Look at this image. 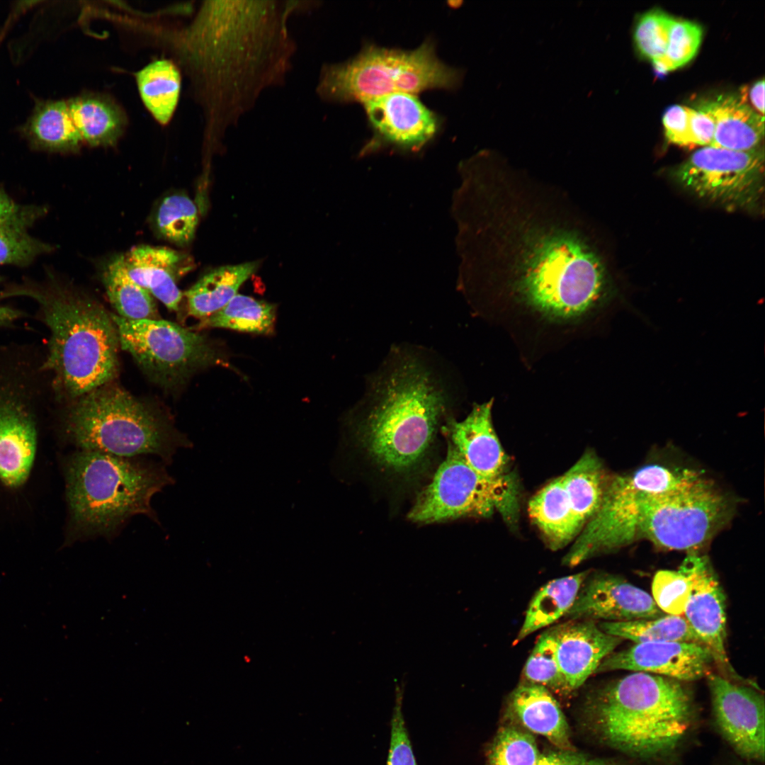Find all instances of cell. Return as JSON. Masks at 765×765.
<instances>
[{
    "instance_id": "obj_19",
    "label": "cell",
    "mask_w": 765,
    "mask_h": 765,
    "mask_svg": "<svg viewBox=\"0 0 765 765\" xmlns=\"http://www.w3.org/2000/svg\"><path fill=\"white\" fill-rule=\"evenodd\" d=\"M664 614L643 589L617 576L599 574L587 577L565 617L621 622Z\"/></svg>"
},
{
    "instance_id": "obj_21",
    "label": "cell",
    "mask_w": 765,
    "mask_h": 765,
    "mask_svg": "<svg viewBox=\"0 0 765 765\" xmlns=\"http://www.w3.org/2000/svg\"><path fill=\"white\" fill-rule=\"evenodd\" d=\"M492 400L475 404L462 421L450 419L441 427L448 443L478 473L489 477L506 474L508 458L494 431Z\"/></svg>"
},
{
    "instance_id": "obj_15",
    "label": "cell",
    "mask_w": 765,
    "mask_h": 765,
    "mask_svg": "<svg viewBox=\"0 0 765 765\" xmlns=\"http://www.w3.org/2000/svg\"><path fill=\"white\" fill-rule=\"evenodd\" d=\"M17 380L0 372V481L10 488L26 482L38 442L30 395Z\"/></svg>"
},
{
    "instance_id": "obj_35",
    "label": "cell",
    "mask_w": 765,
    "mask_h": 765,
    "mask_svg": "<svg viewBox=\"0 0 765 765\" xmlns=\"http://www.w3.org/2000/svg\"><path fill=\"white\" fill-rule=\"evenodd\" d=\"M275 319L276 310L272 304L237 294L219 311L201 320L200 327L270 334Z\"/></svg>"
},
{
    "instance_id": "obj_47",
    "label": "cell",
    "mask_w": 765,
    "mask_h": 765,
    "mask_svg": "<svg viewBox=\"0 0 765 765\" xmlns=\"http://www.w3.org/2000/svg\"><path fill=\"white\" fill-rule=\"evenodd\" d=\"M21 315V312L18 310L0 305V327L13 323Z\"/></svg>"
},
{
    "instance_id": "obj_10",
    "label": "cell",
    "mask_w": 765,
    "mask_h": 765,
    "mask_svg": "<svg viewBox=\"0 0 765 765\" xmlns=\"http://www.w3.org/2000/svg\"><path fill=\"white\" fill-rule=\"evenodd\" d=\"M518 492L514 476H484L473 470L448 443L446 456L431 482L418 496L408 518L428 524L466 517H487L499 512L514 523L518 513Z\"/></svg>"
},
{
    "instance_id": "obj_1",
    "label": "cell",
    "mask_w": 765,
    "mask_h": 765,
    "mask_svg": "<svg viewBox=\"0 0 765 765\" xmlns=\"http://www.w3.org/2000/svg\"><path fill=\"white\" fill-rule=\"evenodd\" d=\"M504 162L473 168L454 193L460 275H487L544 317L570 321L604 300L608 277L589 222Z\"/></svg>"
},
{
    "instance_id": "obj_42",
    "label": "cell",
    "mask_w": 765,
    "mask_h": 765,
    "mask_svg": "<svg viewBox=\"0 0 765 765\" xmlns=\"http://www.w3.org/2000/svg\"><path fill=\"white\" fill-rule=\"evenodd\" d=\"M402 691L397 687L391 720V737L387 765H416L402 709Z\"/></svg>"
},
{
    "instance_id": "obj_36",
    "label": "cell",
    "mask_w": 765,
    "mask_h": 765,
    "mask_svg": "<svg viewBox=\"0 0 765 765\" xmlns=\"http://www.w3.org/2000/svg\"><path fill=\"white\" fill-rule=\"evenodd\" d=\"M198 222V210L186 196L173 194L164 198L156 214V227L166 239L178 245L193 238Z\"/></svg>"
},
{
    "instance_id": "obj_20",
    "label": "cell",
    "mask_w": 765,
    "mask_h": 765,
    "mask_svg": "<svg viewBox=\"0 0 765 765\" xmlns=\"http://www.w3.org/2000/svg\"><path fill=\"white\" fill-rule=\"evenodd\" d=\"M554 629L557 658L570 691L596 672L601 662L621 642L593 620L568 623Z\"/></svg>"
},
{
    "instance_id": "obj_40",
    "label": "cell",
    "mask_w": 765,
    "mask_h": 765,
    "mask_svg": "<svg viewBox=\"0 0 765 765\" xmlns=\"http://www.w3.org/2000/svg\"><path fill=\"white\" fill-rule=\"evenodd\" d=\"M674 19V17L659 9L649 11L639 18L635 28L634 40L642 56L653 62L664 55Z\"/></svg>"
},
{
    "instance_id": "obj_7",
    "label": "cell",
    "mask_w": 765,
    "mask_h": 765,
    "mask_svg": "<svg viewBox=\"0 0 765 765\" xmlns=\"http://www.w3.org/2000/svg\"><path fill=\"white\" fill-rule=\"evenodd\" d=\"M62 429L78 450L122 457L154 455L166 463L190 446L166 414L113 382L72 401Z\"/></svg>"
},
{
    "instance_id": "obj_48",
    "label": "cell",
    "mask_w": 765,
    "mask_h": 765,
    "mask_svg": "<svg viewBox=\"0 0 765 765\" xmlns=\"http://www.w3.org/2000/svg\"><path fill=\"white\" fill-rule=\"evenodd\" d=\"M1 276H0V281H1Z\"/></svg>"
},
{
    "instance_id": "obj_13",
    "label": "cell",
    "mask_w": 765,
    "mask_h": 765,
    "mask_svg": "<svg viewBox=\"0 0 765 765\" xmlns=\"http://www.w3.org/2000/svg\"><path fill=\"white\" fill-rule=\"evenodd\" d=\"M764 164L759 147L735 151L706 146L681 164L674 176L699 198L725 208L752 210L764 192Z\"/></svg>"
},
{
    "instance_id": "obj_32",
    "label": "cell",
    "mask_w": 765,
    "mask_h": 765,
    "mask_svg": "<svg viewBox=\"0 0 765 765\" xmlns=\"http://www.w3.org/2000/svg\"><path fill=\"white\" fill-rule=\"evenodd\" d=\"M102 280L109 301L118 316L133 320L159 319L153 296L126 272L123 255L114 257L108 264Z\"/></svg>"
},
{
    "instance_id": "obj_41",
    "label": "cell",
    "mask_w": 765,
    "mask_h": 765,
    "mask_svg": "<svg viewBox=\"0 0 765 765\" xmlns=\"http://www.w3.org/2000/svg\"><path fill=\"white\" fill-rule=\"evenodd\" d=\"M652 599L665 614L684 616L690 594V584L679 570L656 572L652 583Z\"/></svg>"
},
{
    "instance_id": "obj_12",
    "label": "cell",
    "mask_w": 765,
    "mask_h": 765,
    "mask_svg": "<svg viewBox=\"0 0 765 765\" xmlns=\"http://www.w3.org/2000/svg\"><path fill=\"white\" fill-rule=\"evenodd\" d=\"M110 316L121 348L160 385L176 387L200 368L226 364L220 351L203 334L164 319Z\"/></svg>"
},
{
    "instance_id": "obj_46",
    "label": "cell",
    "mask_w": 765,
    "mask_h": 765,
    "mask_svg": "<svg viewBox=\"0 0 765 765\" xmlns=\"http://www.w3.org/2000/svg\"><path fill=\"white\" fill-rule=\"evenodd\" d=\"M764 80L755 82L749 91V101L753 109L761 115L764 113Z\"/></svg>"
},
{
    "instance_id": "obj_2",
    "label": "cell",
    "mask_w": 765,
    "mask_h": 765,
    "mask_svg": "<svg viewBox=\"0 0 765 765\" xmlns=\"http://www.w3.org/2000/svg\"><path fill=\"white\" fill-rule=\"evenodd\" d=\"M298 1H206L181 35V52L206 117L210 142L283 86L297 50L289 16Z\"/></svg>"
},
{
    "instance_id": "obj_29",
    "label": "cell",
    "mask_w": 765,
    "mask_h": 765,
    "mask_svg": "<svg viewBox=\"0 0 765 765\" xmlns=\"http://www.w3.org/2000/svg\"><path fill=\"white\" fill-rule=\"evenodd\" d=\"M74 124L83 141L108 146L121 135L125 118L120 108L105 96L82 95L67 101Z\"/></svg>"
},
{
    "instance_id": "obj_6",
    "label": "cell",
    "mask_w": 765,
    "mask_h": 765,
    "mask_svg": "<svg viewBox=\"0 0 765 765\" xmlns=\"http://www.w3.org/2000/svg\"><path fill=\"white\" fill-rule=\"evenodd\" d=\"M596 725L611 747L636 758L673 751L689 729L691 699L676 680L634 672L608 684L594 701Z\"/></svg>"
},
{
    "instance_id": "obj_5",
    "label": "cell",
    "mask_w": 765,
    "mask_h": 765,
    "mask_svg": "<svg viewBox=\"0 0 765 765\" xmlns=\"http://www.w3.org/2000/svg\"><path fill=\"white\" fill-rule=\"evenodd\" d=\"M164 463L78 450L64 472L72 541L115 538L132 517L157 516L152 497L174 482Z\"/></svg>"
},
{
    "instance_id": "obj_22",
    "label": "cell",
    "mask_w": 765,
    "mask_h": 765,
    "mask_svg": "<svg viewBox=\"0 0 765 765\" xmlns=\"http://www.w3.org/2000/svg\"><path fill=\"white\" fill-rule=\"evenodd\" d=\"M123 262L136 283L169 310H179L183 295L177 283L193 267L188 255L167 247L141 245L123 255Z\"/></svg>"
},
{
    "instance_id": "obj_16",
    "label": "cell",
    "mask_w": 765,
    "mask_h": 765,
    "mask_svg": "<svg viewBox=\"0 0 765 765\" xmlns=\"http://www.w3.org/2000/svg\"><path fill=\"white\" fill-rule=\"evenodd\" d=\"M678 570L690 584L684 618L709 650L714 663L730 678L737 679L725 649V597L709 560L697 552H690Z\"/></svg>"
},
{
    "instance_id": "obj_3",
    "label": "cell",
    "mask_w": 765,
    "mask_h": 765,
    "mask_svg": "<svg viewBox=\"0 0 765 765\" xmlns=\"http://www.w3.org/2000/svg\"><path fill=\"white\" fill-rule=\"evenodd\" d=\"M35 301L50 332L43 368L57 394L70 402L113 381L118 371L119 338L110 313L51 273L44 280L6 287L0 298Z\"/></svg>"
},
{
    "instance_id": "obj_18",
    "label": "cell",
    "mask_w": 765,
    "mask_h": 765,
    "mask_svg": "<svg viewBox=\"0 0 765 765\" xmlns=\"http://www.w3.org/2000/svg\"><path fill=\"white\" fill-rule=\"evenodd\" d=\"M713 662L709 650L698 642L635 643L610 654L601 662L596 672L623 669L674 680L694 681L708 675Z\"/></svg>"
},
{
    "instance_id": "obj_37",
    "label": "cell",
    "mask_w": 765,
    "mask_h": 765,
    "mask_svg": "<svg viewBox=\"0 0 765 765\" xmlns=\"http://www.w3.org/2000/svg\"><path fill=\"white\" fill-rule=\"evenodd\" d=\"M523 674L528 682L559 692H570L557 658L554 629L540 636L526 662Z\"/></svg>"
},
{
    "instance_id": "obj_33",
    "label": "cell",
    "mask_w": 765,
    "mask_h": 765,
    "mask_svg": "<svg viewBox=\"0 0 765 765\" xmlns=\"http://www.w3.org/2000/svg\"><path fill=\"white\" fill-rule=\"evenodd\" d=\"M141 98L148 110L161 124H166L176 107L181 76L169 60L153 62L136 74Z\"/></svg>"
},
{
    "instance_id": "obj_38",
    "label": "cell",
    "mask_w": 765,
    "mask_h": 765,
    "mask_svg": "<svg viewBox=\"0 0 765 765\" xmlns=\"http://www.w3.org/2000/svg\"><path fill=\"white\" fill-rule=\"evenodd\" d=\"M542 756L532 735L507 727L494 740L489 765H538Z\"/></svg>"
},
{
    "instance_id": "obj_45",
    "label": "cell",
    "mask_w": 765,
    "mask_h": 765,
    "mask_svg": "<svg viewBox=\"0 0 765 765\" xmlns=\"http://www.w3.org/2000/svg\"><path fill=\"white\" fill-rule=\"evenodd\" d=\"M691 123L694 146H710L715 132L712 117L701 109L696 110L691 108Z\"/></svg>"
},
{
    "instance_id": "obj_43",
    "label": "cell",
    "mask_w": 765,
    "mask_h": 765,
    "mask_svg": "<svg viewBox=\"0 0 765 765\" xmlns=\"http://www.w3.org/2000/svg\"><path fill=\"white\" fill-rule=\"evenodd\" d=\"M691 108L674 105L664 112L662 122L669 142L681 147H694L691 123Z\"/></svg>"
},
{
    "instance_id": "obj_44",
    "label": "cell",
    "mask_w": 765,
    "mask_h": 765,
    "mask_svg": "<svg viewBox=\"0 0 765 765\" xmlns=\"http://www.w3.org/2000/svg\"><path fill=\"white\" fill-rule=\"evenodd\" d=\"M538 765H623L614 761L589 758L572 749L543 754Z\"/></svg>"
},
{
    "instance_id": "obj_25",
    "label": "cell",
    "mask_w": 765,
    "mask_h": 765,
    "mask_svg": "<svg viewBox=\"0 0 765 765\" xmlns=\"http://www.w3.org/2000/svg\"><path fill=\"white\" fill-rule=\"evenodd\" d=\"M18 130L32 148L41 151L74 152L83 142L64 100L35 99Z\"/></svg>"
},
{
    "instance_id": "obj_8",
    "label": "cell",
    "mask_w": 765,
    "mask_h": 765,
    "mask_svg": "<svg viewBox=\"0 0 765 765\" xmlns=\"http://www.w3.org/2000/svg\"><path fill=\"white\" fill-rule=\"evenodd\" d=\"M460 76L438 58L431 40L412 50L367 45L345 62L324 64L315 91L325 102L363 104L397 93L453 89Z\"/></svg>"
},
{
    "instance_id": "obj_24",
    "label": "cell",
    "mask_w": 765,
    "mask_h": 765,
    "mask_svg": "<svg viewBox=\"0 0 765 765\" xmlns=\"http://www.w3.org/2000/svg\"><path fill=\"white\" fill-rule=\"evenodd\" d=\"M701 110L714 121V137L710 146L735 151L759 147L764 135V117L741 96H721Z\"/></svg>"
},
{
    "instance_id": "obj_4",
    "label": "cell",
    "mask_w": 765,
    "mask_h": 765,
    "mask_svg": "<svg viewBox=\"0 0 765 765\" xmlns=\"http://www.w3.org/2000/svg\"><path fill=\"white\" fill-rule=\"evenodd\" d=\"M373 385L358 424L361 442L382 468L407 472L429 450L447 396L430 370L413 357L392 363Z\"/></svg>"
},
{
    "instance_id": "obj_23",
    "label": "cell",
    "mask_w": 765,
    "mask_h": 765,
    "mask_svg": "<svg viewBox=\"0 0 765 765\" xmlns=\"http://www.w3.org/2000/svg\"><path fill=\"white\" fill-rule=\"evenodd\" d=\"M46 212L45 206L17 203L0 186V265L27 266L52 251L30 232Z\"/></svg>"
},
{
    "instance_id": "obj_9",
    "label": "cell",
    "mask_w": 765,
    "mask_h": 765,
    "mask_svg": "<svg viewBox=\"0 0 765 765\" xmlns=\"http://www.w3.org/2000/svg\"><path fill=\"white\" fill-rule=\"evenodd\" d=\"M696 472L659 464L608 480L601 505L565 555L563 565L574 567L601 553L639 538L642 509L654 494L681 484Z\"/></svg>"
},
{
    "instance_id": "obj_30",
    "label": "cell",
    "mask_w": 765,
    "mask_h": 765,
    "mask_svg": "<svg viewBox=\"0 0 765 765\" xmlns=\"http://www.w3.org/2000/svg\"><path fill=\"white\" fill-rule=\"evenodd\" d=\"M589 574L584 571L555 579L540 588L528 605L516 641L565 616Z\"/></svg>"
},
{
    "instance_id": "obj_14",
    "label": "cell",
    "mask_w": 765,
    "mask_h": 765,
    "mask_svg": "<svg viewBox=\"0 0 765 765\" xmlns=\"http://www.w3.org/2000/svg\"><path fill=\"white\" fill-rule=\"evenodd\" d=\"M362 105L373 135L363 147L361 156L385 148L402 153H418L438 132L437 115L416 95L392 94Z\"/></svg>"
},
{
    "instance_id": "obj_27",
    "label": "cell",
    "mask_w": 765,
    "mask_h": 765,
    "mask_svg": "<svg viewBox=\"0 0 765 765\" xmlns=\"http://www.w3.org/2000/svg\"><path fill=\"white\" fill-rule=\"evenodd\" d=\"M528 513L552 550L571 542L581 531L564 488L561 476L555 479L530 500Z\"/></svg>"
},
{
    "instance_id": "obj_31",
    "label": "cell",
    "mask_w": 765,
    "mask_h": 765,
    "mask_svg": "<svg viewBox=\"0 0 765 765\" xmlns=\"http://www.w3.org/2000/svg\"><path fill=\"white\" fill-rule=\"evenodd\" d=\"M570 506L582 529L599 509L608 480L595 453L588 451L561 476Z\"/></svg>"
},
{
    "instance_id": "obj_11",
    "label": "cell",
    "mask_w": 765,
    "mask_h": 765,
    "mask_svg": "<svg viewBox=\"0 0 765 765\" xmlns=\"http://www.w3.org/2000/svg\"><path fill=\"white\" fill-rule=\"evenodd\" d=\"M730 499L698 472L650 497L642 509L639 538L658 547L697 552L731 516Z\"/></svg>"
},
{
    "instance_id": "obj_28",
    "label": "cell",
    "mask_w": 765,
    "mask_h": 765,
    "mask_svg": "<svg viewBox=\"0 0 765 765\" xmlns=\"http://www.w3.org/2000/svg\"><path fill=\"white\" fill-rule=\"evenodd\" d=\"M256 262L217 268L205 274L185 292L188 312L203 320L225 307L255 271Z\"/></svg>"
},
{
    "instance_id": "obj_26",
    "label": "cell",
    "mask_w": 765,
    "mask_h": 765,
    "mask_svg": "<svg viewBox=\"0 0 765 765\" xmlns=\"http://www.w3.org/2000/svg\"><path fill=\"white\" fill-rule=\"evenodd\" d=\"M510 708L527 729L561 749H572L565 717L548 688L531 682L518 686L511 695Z\"/></svg>"
},
{
    "instance_id": "obj_34",
    "label": "cell",
    "mask_w": 765,
    "mask_h": 765,
    "mask_svg": "<svg viewBox=\"0 0 765 765\" xmlns=\"http://www.w3.org/2000/svg\"><path fill=\"white\" fill-rule=\"evenodd\" d=\"M599 626L609 635L635 643L690 642L702 644L684 616L664 614L649 619L602 622Z\"/></svg>"
},
{
    "instance_id": "obj_17",
    "label": "cell",
    "mask_w": 765,
    "mask_h": 765,
    "mask_svg": "<svg viewBox=\"0 0 765 765\" xmlns=\"http://www.w3.org/2000/svg\"><path fill=\"white\" fill-rule=\"evenodd\" d=\"M715 722L725 739L742 757L764 761V696L752 687L725 676L707 675Z\"/></svg>"
},
{
    "instance_id": "obj_39",
    "label": "cell",
    "mask_w": 765,
    "mask_h": 765,
    "mask_svg": "<svg viewBox=\"0 0 765 765\" xmlns=\"http://www.w3.org/2000/svg\"><path fill=\"white\" fill-rule=\"evenodd\" d=\"M702 28L696 23L675 18L664 55L653 62L654 68L665 73L688 63L696 54L702 40Z\"/></svg>"
}]
</instances>
